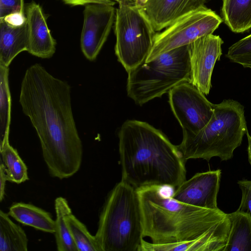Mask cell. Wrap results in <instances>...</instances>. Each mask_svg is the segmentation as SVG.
I'll return each mask as SVG.
<instances>
[{
    "label": "cell",
    "instance_id": "4fadbf2b",
    "mask_svg": "<svg viewBox=\"0 0 251 251\" xmlns=\"http://www.w3.org/2000/svg\"><path fill=\"white\" fill-rule=\"evenodd\" d=\"M205 0H148L139 7L155 31L202 6Z\"/></svg>",
    "mask_w": 251,
    "mask_h": 251
},
{
    "label": "cell",
    "instance_id": "7402d4cb",
    "mask_svg": "<svg viewBox=\"0 0 251 251\" xmlns=\"http://www.w3.org/2000/svg\"><path fill=\"white\" fill-rule=\"evenodd\" d=\"M0 151L7 181L20 184L28 180L27 168L9 141L0 147Z\"/></svg>",
    "mask_w": 251,
    "mask_h": 251
},
{
    "label": "cell",
    "instance_id": "4316f807",
    "mask_svg": "<svg viewBox=\"0 0 251 251\" xmlns=\"http://www.w3.org/2000/svg\"><path fill=\"white\" fill-rule=\"evenodd\" d=\"M0 21H3L12 26L18 27L24 25L26 18L24 12H15L6 15Z\"/></svg>",
    "mask_w": 251,
    "mask_h": 251
},
{
    "label": "cell",
    "instance_id": "7a4b0ae2",
    "mask_svg": "<svg viewBox=\"0 0 251 251\" xmlns=\"http://www.w3.org/2000/svg\"><path fill=\"white\" fill-rule=\"evenodd\" d=\"M163 187L137 190L143 236L155 245L201 240L223 251L230 229L227 214L183 203L164 193Z\"/></svg>",
    "mask_w": 251,
    "mask_h": 251
},
{
    "label": "cell",
    "instance_id": "9a60e30c",
    "mask_svg": "<svg viewBox=\"0 0 251 251\" xmlns=\"http://www.w3.org/2000/svg\"><path fill=\"white\" fill-rule=\"evenodd\" d=\"M28 44L26 21L22 26L14 27L0 21V65L9 67L18 54L27 51Z\"/></svg>",
    "mask_w": 251,
    "mask_h": 251
},
{
    "label": "cell",
    "instance_id": "3957f363",
    "mask_svg": "<svg viewBox=\"0 0 251 251\" xmlns=\"http://www.w3.org/2000/svg\"><path fill=\"white\" fill-rule=\"evenodd\" d=\"M118 137L121 180L136 190L176 188L185 180L186 162L160 130L145 122L127 120Z\"/></svg>",
    "mask_w": 251,
    "mask_h": 251
},
{
    "label": "cell",
    "instance_id": "1f68e13d",
    "mask_svg": "<svg viewBox=\"0 0 251 251\" xmlns=\"http://www.w3.org/2000/svg\"><path fill=\"white\" fill-rule=\"evenodd\" d=\"M113 0V1H117L118 2V3L120 2L121 1H123V0Z\"/></svg>",
    "mask_w": 251,
    "mask_h": 251
},
{
    "label": "cell",
    "instance_id": "2e32d148",
    "mask_svg": "<svg viewBox=\"0 0 251 251\" xmlns=\"http://www.w3.org/2000/svg\"><path fill=\"white\" fill-rule=\"evenodd\" d=\"M8 214L24 225L46 232H55V220L51 214L33 204L22 202L14 203L9 207Z\"/></svg>",
    "mask_w": 251,
    "mask_h": 251
},
{
    "label": "cell",
    "instance_id": "e0dca14e",
    "mask_svg": "<svg viewBox=\"0 0 251 251\" xmlns=\"http://www.w3.org/2000/svg\"><path fill=\"white\" fill-rule=\"evenodd\" d=\"M230 229L223 251H251V215L237 210L227 214Z\"/></svg>",
    "mask_w": 251,
    "mask_h": 251
},
{
    "label": "cell",
    "instance_id": "f546056e",
    "mask_svg": "<svg viewBox=\"0 0 251 251\" xmlns=\"http://www.w3.org/2000/svg\"><path fill=\"white\" fill-rule=\"evenodd\" d=\"M246 134L247 136L248 141V154L249 163L251 165V135H250L248 131H247Z\"/></svg>",
    "mask_w": 251,
    "mask_h": 251
},
{
    "label": "cell",
    "instance_id": "6da1fadb",
    "mask_svg": "<svg viewBox=\"0 0 251 251\" xmlns=\"http://www.w3.org/2000/svg\"><path fill=\"white\" fill-rule=\"evenodd\" d=\"M19 102L36 130L50 175L60 179L73 176L81 166L83 147L69 84L34 64L25 72Z\"/></svg>",
    "mask_w": 251,
    "mask_h": 251
},
{
    "label": "cell",
    "instance_id": "8fae6325",
    "mask_svg": "<svg viewBox=\"0 0 251 251\" xmlns=\"http://www.w3.org/2000/svg\"><path fill=\"white\" fill-rule=\"evenodd\" d=\"M223 41L219 36L212 34L201 37L188 45L190 63V82L204 95L211 88L214 67L222 55Z\"/></svg>",
    "mask_w": 251,
    "mask_h": 251
},
{
    "label": "cell",
    "instance_id": "f1b7e54d",
    "mask_svg": "<svg viewBox=\"0 0 251 251\" xmlns=\"http://www.w3.org/2000/svg\"><path fill=\"white\" fill-rule=\"evenodd\" d=\"M7 180L5 166L0 159V201H1L5 196L6 181Z\"/></svg>",
    "mask_w": 251,
    "mask_h": 251
},
{
    "label": "cell",
    "instance_id": "44dd1931",
    "mask_svg": "<svg viewBox=\"0 0 251 251\" xmlns=\"http://www.w3.org/2000/svg\"><path fill=\"white\" fill-rule=\"evenodd\" d=\"M8 75L9 67L0 65V147L9 141L11 98Z\"/></svg>",
    "mask_w": 251,
    "mask_h": 251
},
{
    "label": "cell",
    "instance_id": "8992f818",
    "mask_svg": "<svg viewBox=\"0 0 251 251\" xmlns=\"http://www.w3.org/2000/svg\"><path fill=\"white\" fill-rule=\"evenodd\" d=\"M190 71L188 45L174 49L128 71L127 95L142 105L179 84L190 81Z\"/></svg>",
    "mask_w": 251,
    "mask_h": 251
},
{
    "label": "cell",
    "instance_id": "30bf717a",
    "mask_svg": "<svg viewBox=\"0 0 251 251\" xmlns=\"http://www.w3.org/2000/svg\"><path fill=\"white\" fill-rule=\"evenodd\" d=\"M114 5L92 3L85 5L80 46L90 61L96 59L109 35L115 19Z\"/></svg>",
    "mask_w": 251,
    "mask_h": 251
},
{
    "label": "cell",
    "instance_id": "484cf974",
    "mask_svg": "<svg viewBox=\"0 0 251 251\" xmlns=\"http://www.w3.org/2000/svg\"><path fill=\"white\" fill-rule=\"evenodd\" d=\"M24 0H0V19L15 12H24Z\"/></svg>",
    "mask_w": 251,
    "mask_h": 251
},
{
    "label": "cell",
    "instance_id": "ac0fdd59",
    "mask_svg": "<svg viewBox=\"0 0 251 251\" xmlns=\"http://www.w3.org/2000/svg\"><path fill=\"white\" fill-rule=\"evenodd\" d=\"M222 15L225 24L235 33L251 28V0H223Z\"/></svg>",
    "mask_w": 251,
    "mask_h": 251
},
{
    "label": "cell",
    "instance_id": "d6986e66",
    "mask_svg": "<svg viewBox=\"0 0 251 251\" xmlns=\"http://www.w3.org/2000/svg\"><path fill=\"white\" fill-rule=\"evenodd\" d=\"M56 213L54 235L58 251H78L73 239L67 222L68 216L72 213L67 200L62 197L54 201Z\"/></svg>",
    "mask_w": 251,
    "mask_h": 251
},
{
    "label": "cell",
    "instance_id": "ffe728a7",
    "mask_svg": "<svg viewBox=\"0 0 251 251\" xmlns=\"http://www.w3.org/2000/svg\"><path fill=\"white\" fill-rule=\"evenodd\" d=\"M8 213L0 211V251H26L28 239L24 230Z\"/></svg>",
    "mask_w": 251,
    "mask_h": 251
},
{
    "label": "cell",
    "instance_id": "cb8c5ba5",
    "mask_svg": "<svg viewBox=\"0 0 251 251\" xmlns=\"http://www.w3.org/2000/svg\"><path fill=\"white\" fill-rule=\"evenodd\" d=\"M226 57L232 62L251 69V34L231 45Z\"/></svg>",
    "mask_w": 251,
    "mask_h": 251
},
{
    "label": "cell",
    "instance_id": "7c38bea8",
    "mask_svg": "<svg viewBox=\"0 0 251 251\" xmlns=\"http://www.w3.org/2000/svg\"><path fill=\"white\" fill-rule=\"evenodd\" d=\"M221 173L220 169L198 173L177 186L171 197L188 205L218 209L217 196Z\"/></svg>",
    "mask_w": 251,
    "mask_h": 251
},
{
    "label": "cell",
    "instance_id": "ba28073f",
    "mask_svg": "<svg viewBox=\"0 0 251 251\" xmlns=\"http://www.w3.org/2000/svg\"><path fill=\"white\" fill-rule=\"evenodd\" d=\"M223 19L215 12L202 6L179 19L162 32L155 33L152 47L145 62L160 54L188 45L197 39L212 34Z\"/></svg>",
    "mask_w": 251,
    "mask_h": 251
},
{
    "label": "cell",
    "instance_id": "83f0119b",
    "mask_svg": "<svg viewBox=\"0 0 251 251\" xmlns=\"http://www.w3.org/2000/svg\"><path fill=\"white\" fill-rule=\"evenodd\" d=\"M66 3L73 6L86 5L92 3L115 4V1L112 0H63Z\"/></svg>",
    "mask_w": 251,
    "mask_h": 251
},
{
    "label": "cell",
    "instance_id": "603a6c76",
    "mask_svg": "<svg viewBox=\"0 0 251 251\" xmlns=\"http://www.w3.org/2000/svg\"><path fill=\"white\" fill-rule=\"evenodd\" d=\"M67 222L78 251H102L95 236L72 213L68 216Z\"/></svg>",
    "mask_w": 251,
    "mask_h": 251
},
{
    "label": "cell",
    "instance_id": "5bb4252c",
    "mask_svg": "<svg viewBox=\"0 0 251 251\" xmlns=\"http://www.w3.org/2000/svg\"><path fill=\"white\" fill-rule=\"evenodd\" d=\"M28 44L27 51L41 58H49L55 52L56 41L48 27L39 4L32 2L25 7Z\"/></svg>",
    "mask_w": 251,
    "mask_h": 251
},
{
    "label": "cell",
    "instance_id": "5b68a950",
    "mask_svg": "<svg viewBox=\"0 0 251 251\" xmlns=\"http://www.w3.org/2000/svg\"><path fill=\"white\" fill-rule=\"evenodd\" d=\"M247 130L244 107L233 100L214 104V111L208 124L195 135L183 134L177 148L186 162L201 158L209 161L213 157L221 161L231 159Z\"/></svg>",
    "mask_w": 251,
    "mask_h": 251
},
{
    "label": "cell",
    "instance_id": "9c48e42d",
    "mask_svg": "<svg viewBox=\"0 0 251 251\" xmlns=\"http://www.w3.org/2000/svg\"><path fill=\"white\" fill-rule=\"evenodd\" d=\"M169 101L183 134L196 135L208 124L213 114L214 104L189 81L169 92Z\"/></svg>",
    "mask_w": 251,
    "mask_h": 251
},
{
    "label": "cell",
    "instance_id": "4dcf8cb0",
    "mask_svg": "<svg viewBox=\"0 0 251 251\" xmlns=\"http://www.w3.org/2000/svg\"><path fill=\"white\" fill-rule=\"evenodd\" d=\"M136 5L139 7L143 5L148 0H134Z\"/></svg>",
    "mask_w": 251,
    "mask_h": 251
},
{
    "label": "cell",
    "instance_id": "277c9868",
    "mask_svg": "<svg viewBox=\"0 0 251 251\" xmlns=\"http://www.w3.org/2000/svg\"><path fill=\"white\" fill-rule=\"evenodd\" d=\"M95 237L102 251H139L143 239L137 190L121 180L110 192L100 214Z\"/></svg>",
    "mask_w": 251,
    "mask_h": 251
},
{
    "label": "cell",
    "instance_id": "52a82bcc",
    "mask_svg": "<svg viewBox=\"0 0 251 251\" xmlns=\"http://www.w3.org/2000/svg\"><path fill=\"white\" fill-rule=\"evenodd\" d=\"M115 53L127 72L146 59L155 34L151 23L134 0H123L116 10Z\"/></svg>",
    "mask_w": 251,
    "mask_h": 251
},
{
    "label": "cell",
    "instance_id": "d4e9b609",
    "mask_svg": "<svg viewBox=\"0 0 251 251\" xmlns=\"http://www.w3.org/2000/svg\"><path fill=\"white\" fill-rule=\"evenodd\" d=\"M241 190L242 198L237 210L249 212L251 215V179H243L237 181Z\"/></svg>",
    "mask_w": 251,
    "mask_h": 251
}]
</instances>
